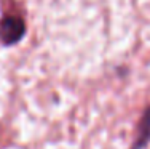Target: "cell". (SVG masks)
Instances as JSON below:
<instances>
[{
  "mask_svg": "<svg viewBox=\"0 0 150 149\" xmlns=\"http://www.w3.org/2000/svg\"><path fill=\"white\" fill-rule=\"evenodd\" d=\"M26 34V23L19 16H3L0 19V42L3 45H15Z\"/></svg>",
  "mask_w": 150,
  "mask_h": 149,
  "instance_id": "obj_1",
  "label": "cell"
},
{
  "mask_svg": "<svg viewBox=\"0 0 150 149\" xmlns=\"http://www.w3.org/2000/svg\"><path fill=\"white\" fill-rule=\"evenodd\" d=\"M150 140V108L145 109L141 122H139V135L133 144V149H142Z\"/></svg>",
  "mask_w": 150,
  "mask_h": 149,
  "instance_id": "obj_2",
  "label": "cell"
}]
</instances>
